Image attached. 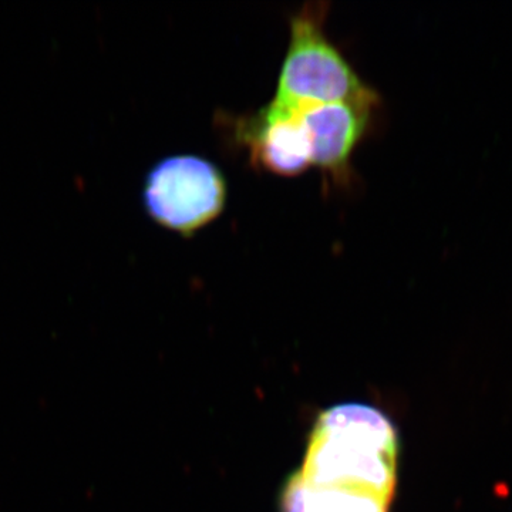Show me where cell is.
<instances>
[{"instance_id":"cell-3","label":"cell","mask_w":512,"mask_h":512,"mask_svg":"<svg viewBox=\"0 0 512 512\" xmlns=\"http://www.w3.org/2000/svg\"><path fill=\"white\" fill-rule=\"evenodd\" d=\"M227 178L197 154H174L148 171L143 202L148 217L184 238L217 221L227 207Z\"/></svg>"},{"instance_id":"cell-1","label":"cell","mask_w":512,"mask_h":512,"mask_svg":"<svg viewBox=\"0 0 512 512\" xmlns=\"http://www.w3.org/2000/svg\"><path fill=\"white\" fill-rule=\"evenodd\" d=\"M397 468L399 436L386 414L363 403L330 407L286 480L281 512H390Z\"/></svg>"},{"instance_id":"cell-2","label":"cell","mask_w":512,"mask_h":512,"mask_svg":"<svg viewBox=\"0 0 512 512\" xmlns=\"http://www.w3.org/2000/svg\"><path fill=\"white\" fill-rule=\"evenodd\" d=\"M329 8L328 2L305 3L289 19L288 47L272 101L293 110L333 103L379 107V93L326 35Z\"/></svg>"},{"instance_id":"cell-5","label":"cell","mask_w":512,"mask_h":512,"mask_svg":"<svg viewBox=\"0 0 512 512\" xmlns=\"http://www.w3.org/2000/svg\"><path fill=\"white\" fill-rule=\"evenodd\" d=\"M376 110L353 103L299 110L311 147L312 167H318L335 187L352 184L353 154L369 133Z\"/></svg>"},{"instance_id":"cell-4","label":"cell","mask_w":512,"mask_h":512,"mask_svg":"<svg viewBox=\"0 0 512 512\" xmlns=\"http://www.w3.org/2000/svg\"><path fill=\"white\" fill-rule=\"evenodd\" d=\"M232 128L256 170L293 178L312 167L311 147L299 110L271 100L255 113L237 117Z\"/></svg>"}]
</instances>
